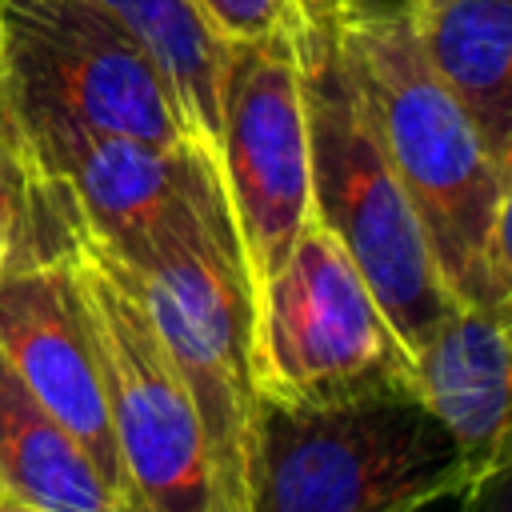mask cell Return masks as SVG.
<instances>
[{"mask_svg":"<svg viewBox=\"0 0 512 512\" xmlns=\"http://www.w3.org/2000/svg\"><path fill=\"white\" fill-rule=\"evenodd\" d=\"M112 256L124 264L156 336L196 400L228 512H244L256 420L252 280L236 244L224 184H204L140 244Z\"/></svg>","mask_w":512,"mask_h":512,"instance_id":"6da1fadb","label":"cell"},{"mask_svg":"<svg viewBox=\"0 0 512 512\" xmlns=\"http://www.w3.org/2000/svg\"><path fill=\"white\" fill-rule=\"evenodd\" d=\"M336 44L372 132L424 224L444 288L456 304H480L500 188L488 140L432 68L408 20H344L336 24Z\"/></svg>","mask_w":512,"mask_h":512,"instance_id":"7a4b0ae2","label":"cell"},{"mask_svg":"<svg viewBox=\"0 0 512 512\" xmlns=\"http://www.w3.org/2000/svg\"><path fill=\"white\" fill-rule=\"evenodd\" d=\"M300 84L308 116L312 216L352 256L404 352L416 356L456 300L432 260L424 224L372 132L360 92L344 68L336 28H312L300 44Z\"/></svg>","mask_w":512,"mask_h":512,"instance_id":"3957f363","label":"cell"},{"mask_svg":"<svg viewBox=\"0 0 512 512\" xmlns=\"http://www.w3.org/2000/svg\"><path fill=\"white\" fill-rule=\"evenodd\" d=\"M452 480L472 476L420 392L328 408L256 396L244 512H396Z\"/></svg>","mask_w":512,"mask_h":512,"instance_id":"277c9868","label":"cell"},{"mask_svg":"<svg viewBox=\"0 0 512 512\" xmlns=\"http://www.w3.org/2000/svg\"><path fill=\"white\" fill-rule=\"evenodd\" d=\"M72 212V208H68ZM68 264L104 372L112 440L136 512H228L196 400L124 264L76 216Z\"/></svg>","mask_w":512,"mask_h":512,"instance_id":"5b68a950","label":"cell"},{"mask_svg":"<svg viewBox=\"0 0 512 512\" xmlns=\"http://www.w3.org/2000/svg\"><path fill=\"white\" fill-rule=\"evenodd\" d=\"M256 396L328 408L416 392V368L340 240L312 216L252 288Z\"/></svg>","mask_w":512,"mask_h":512,"instance_id":"8992f818","label":"cell"},{"mask_svg":"<svg viewBox=\"0 0 512 512\" xmlns=\"http://www.w3.org/2000/svg\"><path fill=\"white\" fill-rule=\"evenodd\" d=\"M0 68L24 136L72 128L196 144L152 52L96 0H0Z\"/></svg>","mask_w":512,"mask_h":512,"instance_id":"52a82bcc","label":"cell"},{"mask_svg":"<svg viewBox=\"0 0 512 512\" xmlns=\"http://www.w3.org/2000/svg\"><path fill=\"white\" fill-rule=\"evenodd\" d=\"M216 168L252 288L312 220L300 44L224 40Z\"/></svg>","mask_w":512,"mask_h":512,"instance_id":"ba28073f","label":"cell"},{"mask_svg":"<svg viewBox=\"0 0 512 512\" xmlns=\"http://www.w3.org/2000/svg\"><path fill=\"white\" fill-rule=\"evenodd\" d=\"M68 228L72 212H52L36 220L4 256L0 352L24 380V388L84 444L104 480L128 500L108 420L100 356L68 264Z\"/></svg>","mask_w":512,"mask_h":512,"instance_id":"9c48e42d","label":"cell"},{"mask_svg":"<svg viewBox=\"0 0 512 512\" xmlns=\"http://www.w3.org/2000/svg\"><path fill=\"white\" fill-rule=\"evenodd\" d=\"M36 172L64 196L76 224L128 252L192 192L220 180L216 160L200 144H148L104 132H36L24 136Z\"/></svg>","mask_w":512,"mask_h":512,"instance_id":"30bf717a","label":"cell"},{"mask_svg":"<svg viewBox=\"0 0 512 512\" xmlns=\"http://www.w3.org/2000/svg\"><path fill=\"white\" fill-rule=\"evenodd\" d=\"M416 392L456 440L468 476L512 464V312L456 304L416 348Z\"/></svg>","mask_w":512,"mask_h":512,"instance_id":"8fae6325","label":"cell"},{"mask_svg":"<svg viewBox=\"0 0 512 512\" xmlns=\"http://www.w3.org/2000/svg\"><path fill=\"white\" fill-rule=\"evenodd\" d=\"M408 24L500 160L512 140V0H424Z\"/></svg>","mask_w":512,"mask_h":512,"instance_id":"7c38bea8","label":"cell"},{"mask_svg":"<svg viewBox=\"0 0 512 512\" xmlns=\"http://www.w3.org/2000/svg\"><path fill=\"white\" fill-rule=\"evenodd\" d=\"M0 484L44 512H132L0 352Z\"/></svg>","mask_w":512,"mask_h":512,"instance_id":"4fadbf2b","label":"cell"},{"mask_svg":"<svg viewBox=\"0 0 512 512\" xmlns=\"http://www.w3.org/2000/svg\"><path fill=\"white\" fill-rule=\"evenodd\" d=\"M116 20H124L136 40L152 52L172 96L196 136V144L216 160L220 144V72L224 40L208 28L196 0H96Z\"/></svg>","mask_w":512,"mask_h":512,"instance_id":"5bb4252c","label":"cell"},{"mask_svg":"<svg viewBox=\"0 0 512 512\" xmlns=\"http://www.w3.org/2000/svg\"><path fill=\"white\" fill-rule=\"evenodd\" d=\"M48 204H52V188L28 156L16 116L4 112L0 116V264Z\"/></svg>","mask_w":512,"mask_h":512,"instance_id":"9a60e30c","label":"cell"},{"mask_svg":"<svg viewBox=\"0 0 512 512\" xmlns=\"http://www.w3.org/2000/svg\"><path fill=\"white\" fill-rule=\"evenodd\" d=\"M196 4L220 40L288 36V40L304 44L308 32L316 28V24H308V16L296 0H196Z\"/></svg>","mask_w":512,"mask_h":512,"instance_id":"2e32d148","label":"cell"},{"mask_svg":"<svg viewBox=\"0 0 512 512\" xmlns=\"http://www.w3.org/2000/svg\"><path fill=\"white\" fill-rule=\"evenodd\" d=\"M500 168V188H496V216H492V236H488V256H484V296L480 304H496L512 312V140L496 160Z\"/></svg>","mask_w":512,"mask_h":512,"instance_id":"e0dca14e","label":"cell"},{"mask_svg":"<svg viewBox=\"0 0 512 512\" xmlns=\"http://www.w3.org/2000/svg\"><path fill=\"white\" fill-rule=\"evenodd\" d=\"M468 512H512V464L472 480Z\"/></svg>","mask_w":512,"mask_h":512,"instance_id":"ac0fdd59","label":"cell"},{"mask_svg":"<svg viewBox=\"0 0 512 512\" xmlns=\"http://www.w3.org/2000/svg\"><path fill=\"white\" fill-rule=\"evenodd\" d=\"M468 500H472V480H452L396 512H468Z\"/></svg>","mask_w":512,"mask_h":512,"instance_id":"d6986e66","label":"cell"},{"mask_svg":"<svg viewBox=\"0 0 512 512\" xmlns=\"http://www.w3.org/2000/svg\"><path fill=\"white\" fill-rule=\"evenodd\" d=\"M424 0H344V20H408Z\"/></svg>","mask_w":512,"mask_h":512,"instance_id":"ffe728a7","label":"cell"},{"mask_svg":"<svg viewBox=\"0 0 512 512\" xmlns=\"http://www.w3.org/2000/svg\"><path fill=\"white\" fill-rule=\"evenodd\" d=\"M296 4L304 8L308 24H316V28H336L344 16V0H296Z\"/></svg>","mask_w":512,"mask_h":512,"instance_id":"44dd1931","label":"cell"},{"mask_svg":"<svg viewBox=\"0 0 512 512\" xmlns=\"http://www.w3.org/2000/svg\"><path fill=\"white\" fill-rule=\"evenodd\" d=\"M0 512H44V508L28 504L24 496H16V492H8V488L0 484Z\"/></svg>","mask_w":512,"mask_h":512,"instance_id":"7402d4cb","label":"cell"},{"mask_svg":"<svg viewBox=\"0 0 512 512\" xmlns=\"http://www.w3.org/2000/svg\"><path fill=\"white\" fill-rule=\"evenodd\" d=\"M4 112H12V104H8V92H4V68H0V116Z\"/></svg>","mask_w":512,"mask_h":512,"instance_id":"603a6c76","label":"cell"}]
</instances>
